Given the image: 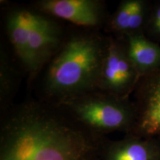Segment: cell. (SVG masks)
I'll return each mask as SVG.
<instances>
[{"instance_id":"6da1fadb","label":"cell","mask_w":160,"mask_h":160,"mask_svg":"<svg viewBox=\"0 0 160 160\" xmlns=\"http://www.w3.org/2000/svg\"><path fill=\"white\" fill-rule=\"evenodd\" d=\"M106 139L60 106L27 102L2 121L0 160H102Z\"/></svg>"},{"instance_id":"7a4b0ae2","label":"cell","mask_w":160,"mask_h":160,"mask_svg":"<svg viewBox=\"0 0 160 160\" xmlns=\"http://www.w3.org/2000/svg\"><path fill=\"white\" fill-rule=\"evenodd\" d=\"M108 37L84 32L63 40L48 64L43 82L46 102L56 105L99 91Z\"/></svg>"},{"instance_id":"3957f363","label":"cell","mask_w":160,"mask_h":160,"mask_svg":"<svg viewBox=\"0 0 160 160\" xmlns=\"http://www.w3.org/2000/svg\"><path fill=\"white\" fill-rule=\"evenodd\" d=\"M83 127L105 137L115 131L131 133L137 113L134 104L100 91L86 93L58 105Z\"/></svg>"},{"instance_id":"277c9868","label":"cell","mask_w":160,"mask_h":160,"mask_svg":"<svg viewBox=\"0 0 160 160\" xmlns=\"http://www.w3.org/2000/svg\"><path fill=\"white\" fill-rule=\"evenodd\" d=\"M102 70L99 91L122 99H129L140 76L130 59L122 39L110 36Z\"/></svg>"},{"instance_id":"5b68a950","label":"cell","mask_w":160,"mask_h":160,"mask_svg":"<svg viewBox=\"0 0 160 160\" xmlns=\"http://www.w3.org/2000/svg\"><path fill=\"white\" fill-rule=\"evenodd\" d=\"M62 42L61 28L51 17L31 11L28 72L31 78L50 62Z\"/></svg>"},{"instance_id":"8992f818","label":"cell","mask_w":160,"mask_h":160,"mask_svg":"<svg viewBox=\"0 0 160 160\" xmlns=\"http://www.w3.org/2000/svg\"><path fill=\"white\" fill-rule=\"evenodd\" d=\"M134 91L137 119L130 133L160 138V68L140 78Z\"/></svg>"},{"instance_id":"52a82bcc","label":"cell","mask_w":160,"mask_h":160,"mask_svg":"<svg viewBox=\"0 0 160 160\" xmlns=\"http://www.w3.org/2000/svg\"><path fill=\"white\" fill-rule=\"evenodd\" d=\"M35 5L39 13L84 28H98L106 20L105 5L99 0H41Z\"/></svg>"},{"instance_id":"ba28073f","label":"cell","mask_w":160,"mask_h":160,"mask_svg":"<svg viewBox=\"0 0 160 160\" xmlns=\"http://www.w3.org/2000/svg\"><path fill=\"white\" fill-rule=\"evenodd\" d=\"M160 138L127 133L122 139H106L102 160H160Z\"/></svg>"},{"instance_id":"9c48e42d","label":"cell","mask_w":160,"mask_h":160,"mask_svg":"<svg viewBox=\"0 0 160 160\" xmlns=\"http://www.w3.org/2000/svg\"><path fill=\"white\" fill-rule=\"evenodd\" d=\"M130 59L140 78L160 68V46L147 39L141 32L123 37Z\"/></svg>"},{"instance_id":"30bf717a","label":"cell","mask_w":160,"mask_h":160,"mask_svg":"<svg viewBox=\"0 0 160 160\" xmlns=\"http://www.w3.org/2000/svg\"><path fill=\"white\" fill-rule=\"evenodd\" d=\"M31 11L15 9L7 16L6 27L16 54L26 70L29 68V35Z\"/></svg>"},{"instance_id":"8fae6325","label":"cell","mask_w":160,"mask_h":160,"mask_svg":"<svg viewBox=\"0 0 160 160\" xmlns=\"http://www.w3.org/2000/svg\"><path fill=\"white\" fill-rule=\"evenodd\" d=\"M15 75L7 55L1 51L0 57V99L2 106L5 107L15 90Z\"/></svg>"},{"instance_id":"7c38bea8","label":"cell","mask_w":160,"mask_h":160,"mask_svg":"<svg viewBox=\"0 0 160 160\" xmlns=\"http://www.w3.org/2000/svg\"><path fill=\"white\" fill-rule=\"evenodd\" d=\"M135 2L136 0H125L119 4L108 21V28L112 32L122 36L127 33Z\"/></svg>"},{"instance_id":"4fadbf2b","label":"cell","mask_w":160,"mask_h":160,"mask_svg":"<svg viewBox=\"0 0 160 160\" xmlns=\"http://www.w3.org/2000/svg\"><path fill=\"white\" fill-rule=\"evenodd\" d=\"M146 13H147V4L145 2L142 0H136L134 8L130 19L128 29L126 34L139 33L140 29L145 22Z\"/></svg>"},{"instance_id":"5bb4252c","label":"cell","mask_w":160,"mask_h":160,"mask_svg":"<svg viewBox=\"0 0 160 160\" xmlns=\"http://www.w3.org/2000/svg\"><path fill=\"white\" fill-rule=\"evenodd\" d=\"M149 21L150 30L151 33L155 34L156 32L160 29V4H158L154 8Z\"/></svg>"},{"instance_id":"9a60e30c","label":"cell","mask_w":160,"mask_h":160,"mask_svg":"<svg viewBox=\"0 0 160 160\" xmlns=\"http://www.w3.org/2000/svg\"><path fill=\"white\" fill-rule=\"evenodd\" d=\"M155 34H156V35H157V36H160V29L159 30V31H158L157 32V33H155Z\"/></svg>"}]
</instances>
